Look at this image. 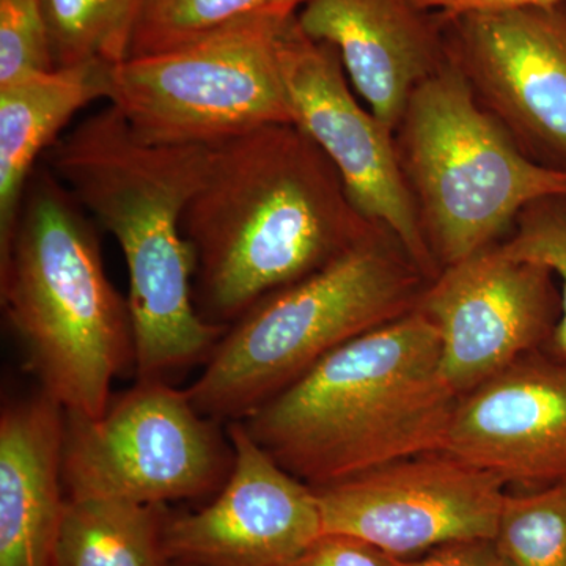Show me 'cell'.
<instances>
[{
  "instance_id": "cell-1",
  "label": "cell",
  "mask_w": 566,
  "mask_h": 566,
  "mask_svg": "<svg viewBox=\"0 0 566 566\" xmlns=\"http://www.w3.org/2000/svg\"><path fill=\"white\" fill-rule=\"evenodd\" d=\"M210 148L207 174L181 221L196 264L193 304L207 323L229 327L375 229L331 159L294 123Z\"/></svg>"
},
{
  "instance_id": "cell-2",
  "label": "cell",
  "mask_w": 566,
  "mask_h": 566,
  "mask_svg": "<svg viewBox=\"0 0 566 566\" xmlns=\"http://www.w3.org/2000/svg\"><path fill=\"white\" fill-rule=\"evenodd\" d=\"M210 153L207 145L145 144L107 106L63 133L41 158L93 222L120 245L140 379H163L207 363L229 329L205 322L197 312L196 264L181 229Z\"/></svg>"
},
{
  "instance_id": "cell-3",
  "label": "cell",
  "mask_w": 566,
  "mask_h": 566,
  "mask_svg": "<svg viewBox=\"0 0 566 566\" xmlns=\"http://www.w3.org/2000/svg\"><path fill=\"white\" fill-rule=\"evenodd\" d=\"M458 395L441 374V338L419 308L323 357L241 420L305 485L345 482L444 449Z\"/></svg>"
},
{
  "instance_id": "cell-4",
  "label": "cell",
  "mask_w": 566,
  "mask_h": 566,
  "mask_svg": "<svg viewBox=\"0 0 566 566\" xmlns=\"http://www.w3.org/2000/svg\"><path fill=\"white\" fill-rule=\"evenodd\" d=\"M95 222L40 163L22 199L0 297L41 392L66 415L99 417L134 363L128 300L104 271Z\"/></svg>"
},
{
  "instance_id": "cell-5",
  "label": "cell",
  "mask_w": 566,
  "mask_h": 566,
  "mask_svg": "<svg viewBox=\"0 0 566 566\" xmlns=\"http://www.w3.org/2000/svg\"><path fill=\"white\" fill-rule=\"evenodd\" d=\"M428 281L392 230L277 290L234 322L186 392L207 419L241 422L338 346L416 311Z\"/></svg>"
},
{
  "instance_id": "cell-6",
  "label": "cell",
  "mask_w": 566,
  "mask_h": 566,
  "mask_svg": "<svg viewBox=\"0 0 566 566\" xmlns=\"http://www.w3.org/2000/svg\"><path fill=\"white\" fill-rule=\"evenodd\" d=\"M398 164L439 268L504 243L528 205L566 196V174L532 161L447 63L409 99Z\"/></svg>"
},
{
  "instance_id": "cell-7",
  "label": "cell",
  "mask_w": 566,
  "mask_h": 566,
  "mask_svg": "<svg viewBox=\"0 0 566 566\" xmlns=\"http://www.w3.org/2000/svg\"><path fill=\"white\" fill-rule=\"evenodd\" d=\"M290 18H249L175 50L128 57L111 66L106 99L137 139L164 147H211L293 123L277 50Z\"/></svg>"
},
{
  "instance_id": "cell-8",
  "label": "cell",
  "mask_w": 566,
  "mask_h": 566,
  "mask_svg": "<svg viewBox=\"0 0 566 566\" xmlns=\"http://www.w3.org/2000/svg\"><path fill=\"white\" fill-rule=\"evenodd\" d=\"M226 447L188 392L163 379L139 385L103 416L66 415L62 479L69 499L161 505L199 497L226 475Z\"/></svg>"
},
{
  "instance_id": "cell-9",
  "label": "cell",
  "mask_w": 566,
  "mask_h": 566,
  "mask_svg": "<svg viewBox=\"0 0 566 566\" xmlns=\"http://www.w3.org/2000/svg\"><path fill=\"white\" fill-rule=\"evenodd\" d=\"M279 62L293 123L322 148L357 210L392 230L428 281L441 273L398 164L395 136L349 87L340 55L305 35L297 14L279 33Z\"/></svg>"
},
{
  "instance_id": "cell-10",
  "label": "cell",
  "mask_w": 566,
  "mask_h": 566,
  "mask_svg": "<svg viewBox=\"0 0 566 566\" xmlns=\"http://www.w3.org/2000/svg\"><path fill=\"white\" fill-rule=\"evenodd\" d=\"M439 17L476 103L532 161L566 174V3Z\"/></svg>"
},
{
  "instance_id": "cell-11",
  "label": "cell",
  "mask_w": 566,
  "mask_h": 566,
  "mask_svg": "<svg viewBox=\"0 0 566 566\" xmlns=\"http://www.w3.org/2000/svg\"><path fill=\"white\" fill-rule=\"evenodd\" d=\"M504 483L444 450L403 458L315 490L324 534L411 558L458 539L494 538Z\"/></svg>"
},
{
  "instance_id": "cell-12",
  "label": "cell",
  "mask_w": 566,
  "mask_h": 566,
  "mask_svg": "<svg viewBox=\"0 0 566 566\" xmlns=\"http://www.w3.org/2000/svg\"><path fill=\"white\" fill-rule=\"evenodd\" d=\"M417 308L438 329L441 374L461 397L549 344L560 290L549 268L495 244L442 268Z\"/></svg>"
},
{
  "instance_id": "cell-13",
  "label": "cell",
  "mask_w": 566,
  "mask_h": 566,
  "mask_svg": "<svg viewBox=\"0 0 566 566\" xmlns=\"http://www.w3.org/2000/svg\"><path fill=\"white\" fill-rule=\"evenodd\" d=\"M233 461L219 497L164 524L167 562L193 566H289L324 534L314 488L230 422Z\"/></svg>"
},
{
  "instance_id": "cell-14",
  "label": "cell",
  "mask_w": 566,
  "mask_h": 566,
  "mask_svg": "<svg viewBox=\"0 0 566 566\" xmlns=\"http://www.w3.org/2000/svg\"><path fill=\"white\" fill-rule=\"evenodd\" d=\"M444 452L515 493L566 479V360L536 349L458 398Z\"/></svg>"
},
{
  "instance_id": "cell-15",
  "label": "cell",
  "mask_w": 566,
  "mask_h": 566,
  "mask_svg": "<svg viewBox=\"0 0 566 566\" xmlns=\"http://www.w3.org/2000/svg\"><path fill=\"white\" fill-rule=\"evenodd\" d=\"M297 22L337 50L354 91L394 133L412 93L449 63L441 17L412 0H308Z\"/></svg>"
},
{
  "instance_id": "cell-16",
  "label": "cell",
  "mask_w": 566,
  "mask_h": 566,
  "mask_svg": "<svg viewBox=\"0 0 566 566\" xmlns=\"http://www.w3.org/2000/svg\"><path fill=\"white\" fill-rule=\"evenodd\" d=\"M65 411L40 392L0 416V566H52L61 526Z\"/></svg>"
},
{
  "instance_id": "cell-17",
  "label": "cell",
  "mask_w": 566,
  "mask_h": 566,
  "mask_svg": "<svg viewBox=\"0 0 566 566\" xmlns=\"http://www.w3.org/2000/svg\"><path fill=\"white\" fill-rule=\"evenodd\" d=\"M109 70L102 63L55 69L0 87V259L33 170L77 112L107 98Z\"/></svg>"
},
{
  "instance_id": "cell-18",
  "label": "cell",
  "mask_w": 566,
  "mask_h": 566,
  "mask_svg": "<svg viewBox=\"0 0 566 566\" xmlns=\"http://www.w3.org/2000/svg\"><path fill=\"white\" fill-rule=\"evenodd\" d=\"M158 505L69 499L52 566H167Z\"/></svg>"
},
{
  "instance_id": "cell-19",
  "label": "cell",
  "mask_w": 566,
  "mask_h": 566,
  "mask_svg": "<svg viewBox=\"0 0 566 566\" xmlns=\"http://www.w3.org/2000/svg\"><path fill=\"white\" fill-rule=\"evenodd\" d=\"M55 69L114 66L129 57L148 0H41Z\"/></svg>"
},
{
  "instance_id": "cell-20",
  "label": "cell",
  "mask_w": 566,
  "mask_h": 566,
  "mask_svg": "<svg viewBox=\"0 0 566 566\" xmlns=\"http://www.w3.org/2000/svg\"><path fill=\"white\" fill-rule=\"evenodd\" d=\"M308 0H148L129 57L185 46L249 18H289Z\"/></svg>"
},
{
  "instance_id": "cell-21",
  "label": "cell",
  "mask_w": 566,
  "mask_h": 566,
  "mask_svg": "<svg viewBox=\"0 0 566 566\" xmlns=\"http://www.w3.org/2000/svg\"><path fill=\"white\" fill-rule=\"evenodd\" d=\"M494 542L512 566H566V479L506 493Z\"/></svg>"
},
{
  "instance_id": "cell-22",
  "label": "cell",
  "mask_w": 566,
  "mask_h": 566,
  "mask_svg": "<svg viewBox=\"0 0 566 566\" xmlns=\"http://www.w3.org/2000/svg\"><path fill=\"white\" fill-rule=\"evenodd\" d=\"M501 244L516 259L549 268L560 281V318L546 348L566 360V196L545 197L528 205Z\"/></svg>"
},
{
  "instance_id": "cell-23",
  "label": "cell",
  "mask_w": 566,
  "mask_h": 566,
  "mask_svg": "<svg viewBox=\"0 0 566 566\" xmlns=\"http://www.w3.org/2000/svg\"><path fill=\"white\" fill-rule=\"evenodd\" d=\"M55 70L41 0H0V87Z\"/></svg>"
},
{
  "instance_id": "cell-24",
  "label": "cell",
  "mask_w": 566,
  "mask_h": 566,
  "mask_svg": "<svg viewBox=\"0 0 566 566\" xmlns=\"http://www.w3.org/2000/svg\"><path fill=\"white\" fill-rule=\"evenodd\" d=\"M289 566H394L392 556L365 539L323 534Z\"/></svg>"
},
{
  "instance_id": "cell-25",
  "label": "cell",
  "mask_w": 566,
  "mask_h": 566,
  "mask_svg": "<svg viewBox=\"0 0 566 566\" xmlns=\"http://www.w3.org/2000/svg\"><path fill=\"white\" fill-rule=\"evenodd\" d=\"M394 566H512L494 538L458 539L428 551L422 557H392Z\"/></svg>"
},
{
  "instance_id": "cell-26",
  "label": "cell",
  "mask_w": 566,
  "mask_h": 566,
  "mask_svg": "<svg viewBox=\"0 0 566 566\" xmlns=\"http://www.w3.org/2000/svg\"><path fill=\"white\" fill-rule=\"evenodd\" d=\"M419 9L442 17H461L471 13H494L528 9V7H547L566 3V0H412Z\"/></svg>"
},
{
  "instance_id": "cell-27",
  "label": "cell",
  "mask_w": 566,
  "mask_h": 566,
  "mask_svg": "<svg viewBox=\"0 0 566 566\" xmlns=\"http://www.w3.org/2000/svg\"><path fill=\"white\" fill-rule=\"evenodd\" d=\"M172 566H193V565L174 564Z\"/></svg>"
}]
</instances>
